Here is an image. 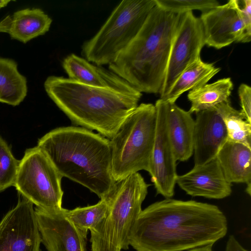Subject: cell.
Wrapping results in <instances>:
<instances>
[{"instance_id":"1","label":"cell","mask_w":251,"mask_h":251,"mask_svg":"<svg viewBox=\"0 0 251 251\" xmlns=\"http://www.w3.org/2000/svg\"><path fill=\"white\" fill-rule=\"evenodd\" d=\"M227 229V219L217 205L166 198L142 210L129 245L137 251H184L213 246Z\"/></svg>"},{"instance_id":"2","label":"cell","mask_w":251,"mask_h":251,"mask_svg":"<svg viewBox=\"0 0 251 251\" xmlns=\"http://www.w3.org/2000/svg\"><path fill=\"white\" fill-rule=\"evenodd\" d=\"M37 146L62 177L106 199L116 182L112 172L110 140L77 126L54 129L39 139Z\"/></svg>"},{"instance_id":"3","label":"cell","mask_w":251,"mask_h":251,"mask_svg":"<svg viewBox=\"0 0 251 251\" xmlns=\"http://www.w3.org/2000/svg\"><path fill=\"white\" fill-rule=\"evenodd\" d=\"M45 90L75 125L110 140L138 105L142 94L88 85L69 78L49 76Z\"/></svg>"},{"instance_id":"4","label":"cell","mask_w":251,"mask_h":251,"mask_svg":"<svg viewBox=\"0 0 251 251\" xmlns=\"http://www.w3.org/2000/svg\"><path fill=\"white\" fill-rule=\"evenodd\" d=\"M181 14L156 5L129 45L109 70L141 93L160 94Z\"/></svg>"},{"instance_id":"5","label":"cell","mask_w":251,"mask_h":251,"mask_svg":"<svg viewBox=\"0 0 251 251\" xmlns=\"http://www.w3.org/2000/svg\"><path fill=\"white\" fill-rule=\"evenodd\" d=\"M149 185L138 172L116 183L106 198L108 209L102 221L90 231L92 251L128 249L129 236L141 212Z\"/></svg>"},{"instance_id":"6","label":"cell","mask_w":251,"mask_h":251,"mask_svg":"<svg viewBox=\"0 0 251 251\" xmlns=\"http://www.w3.org/2000/svg\"><path fill=\"white\" fill-rule=\"evenodd\" d=\"M156 125L155 105L142 103L110 140L112 172L116 182L139 171L148 172Z\"/></svg>"},{"instance_id":"7","label":"cell","mask_w":251,"mask_h":251,"mask_svg":"<svg viewBox=\"0 0 251 251\" xmlns=\"http://www.w3.org/2000/svg\"><path fill=\"white\" fill-rule=\"evenodd\" d=\"M155 0H124L98 32L81 47L84 58L95 65H110L131 43L152 8Z\"/></svg>"},{"instance_id":"8","label":"cell","mask_w":251,"mask_h":251,"mask_svg":"<svg viewBox=\"0 0 251 251\" xmlns=\"http://www.w3.org/2000/svg\"><path fill=\"white\" fill-rule=\"evenodd\" d=\"M63 177L37 146L26 150L20 161L14 184L18 193L36 207L48 210L62 208Z\"/></svg>"},{"instance_id":"9","label":"cell","mask_w":251,"mask_h":251,"mask_svg":"<svg viewBox=\"0 0 251 251\" xmlns=\"http://www.w3.org/2000/svg\"><path fill=\"white\" fill-rule=\"evenodd\" d=\"M205 45L203 28L200 18L192 11L181 13L172 45L164 83L160 93L163 99L182 72L201 58Z\"/></svg>"},{"instance_id":"10","label":"cell","mask_w":251,"mask_h":251,"mask_svg":"<svg viewBox=\"0 0 251 251\" xmlns=\"http://www.w3.org/2000/svg\"><path fill=\"white\" fill-rule=\"evenodd\" d=\"M205 45L220 49L233 42L249 43L251 30L243 14L239 1L230 0L202 13L200 18Z\"/></svg>"},{"instance_id":"11","label":"cell","mask_w":251,"mask_h":251,"mask_svg":"<svg viewBox=\"0 0 251 251\" xmlns=\"http://www.w3.org/2000/svg\"><path fill=\"white\" fill-rule=\"evenodd\" d=\"M154 105L156 125L148 173L157 194L171 198L174 195L177 175L176 160L167 132V101L160 99Z\"/></svg>"},{"instance_id":"12","label":"cell","mask_w":251,"mask_h":251,"mask_svg":"<svg viewBox=\"0 0 251 251\" xmlns=\"http://www.w3.org/2000/svg\"><path fill=\"white\" fill-rule=\"evenodd\" d=\"M33 204L23 198L0 222V251H40Z\"/></svg>"},{"instance_id":"13","label":"cell","mask_w":251,"mask_h":251,"mask_svg":"<svg viewBox=\"0 0 251 251\" xmlns=\"http://www.w3.org/2000/svg\"><path fill=\"white\" fill-rule=\"evenodd\" d=\"M65 208H34L41 243L47 251H86L87 235L65 216Z\"/></svg>"},{"instance_id":"14","label":"cell","mask_w":251,"mask_h":251,"mask_svg":"<svg viewBox=\"0 0 251 251\" xmlns=\"http://www.w3.org/2000/svg\"><path fill=\"white\" fill-rule=\"evenodd\" d=\"M176 184L193 197L222 199L229 196L232 184L226 179L217 158L177 175Z\"/></svg>"},{"instance_id":"15","label":"cell","mask_w":251,"mask_h":251,"mask_svg":"<svg viewBox=\"0 0 251 251\" xmlns=\"http://www.w3.org/2000/svg\"><path fill=\"white\" fill-rule=\"evenodd\" d=\"M194 136L195 166L216 157L227 140L226 128L216 106L196 113Z\"/></svg>"},{"instance_id":"16","label":"cell","mask_w":251,"mask_h":251,"mask_svg":"<svg viewBox=\"0 0 251 251\" xmlns=\"http://www.w3.org/2000/svg\"><path fill=\"white\" fill-rule=\"evenodd\" d=\"M62 67L69 78L84 84L111 88L129 93L139 92L110 70L93 65L74 53L63 59Z\"/></svg>"},{"instance_id":"17","label":"cell","mask_w":251,"mask_h":251,"mask_svg":"<svg viewBox=\"0 0 251 251\" xmlns=\"http://www.w3.org/2000/svg\"><path fill=\"white\" fill-rule=\"evenodd\" d=\"M166 118L168 135L175 158L176 161H186L194 152L195 120L188 111L168 101Z\"/></svg>"},{"instance_id":"18","label":"cell","mask_w":251,"mask_h":251,"mask_svg":"<svg viewBox=\"0 0 251 251\" xmlns=\"http://www.w3.org/2000/svg\"><path fill=\"white\" fill-rule=\"evenodd\" d=\"M51 19L42 9L26 8L8 15L0 22V32L25 44L45 34L50 29Z\"/></svg>"},{"instance_id":"19","label":"cell","mask_w":251,"mask_h":251,"mask_svg":"<svg viewBox=\"0 0 251 251\" xmlns=\"http://www.w3.org/2000/svg\"><path fill=\"white\" fill-rule=\"evenodd\" d=\"M216 158L228 182L251 186V148L227 140L220 149Z\"/></svg>"},{"instance_id":"20","label":"cell","mask_w":251,"mask_h":251,"mask_svg":"<svg viewBox=\"0 0 251 251\" xmlns=\"http://www.w3.org/2000/svg\"><path fill=\"white\" fill-rule=\"evenodd\" d=\"M220 70L213 63H205L201 58L198 59L182 72L167 95L162 100L170 103H175L183 93L207 84Z\"/></svg>"},{"instance_id":"21","label":"cell","mask_w":251,"mask_h":251,"mask_svg":"<svg viewBox=\"0 0 251 251\" xmlns=\"http://www.w3.org/2000/svg\"><path fill=\"white\" fill-rule=\"evenodd\" d=\"M27 92L26 78L18 71L17 63L12 59L0 57V102L18 105Z\"/></svg>"},{"instance_id":"22","label":"cell","mask_w":251,"mask_h":251,"mask_svg":"<svg viewBox=\"0 0 251 251\" xmlns=\"http://www.w3.org/2000/svg\"><path fill=\"white\" fill-rule=\"evenodd\" d=\"M233 84L230 77L223 78L189 91L187 98L191 102V114L210 109L229 100Z\"/></svg>"},{"instance_id":"23","label":"cell","mask_w":251,"mask_h":251,"mask_svg":"<svg viewBox=\"0 0 251 251\" xmlns=\"http://www.w3.org/2000/svg\"><path fill=\"white\" fill-rule=\"evenodd\" d=\"M216 107L224 122L227 140L251 148V124L245 120L240 111L234 109L229 100L217 105Z\"/></svg>"},{"instance_id":"24","label":"cell","mask_w":251,"mask_h":251,"mask_svg":"<svg viewBox=\"0 0 251 251\" xmlns=\"http://www.w3.org/2000/svg\"><path fill=\"white\" fill-rule=\"evenodd\" d=\"M108 209L107 199H101L97 203L72 210L66 209V217L79 230L87 234L98 226L105 217Z\"/></svg>"},{"instance_id":"25","label":"cell","mask_w":251,"mask_h":251,"mask_svg":"<svg viewBox=\"0 0 251 251\" xmlns=\"http://www.w3.org/2000/svg\"><path fill=\"white\" fill-rule=\"evenodd\" d=\"M20 161L14 156L9 145L0 136V192L14 186Z\"/></svg>"},{"instance_id":"26","label":"cell","mask_w":251,"mask_h":251,"mask_svg":"<svg viewBox=\"0 0 251 251\" xmlns=\"http://www.w3.org/2000/svg\"><path fill=\"white\" fill-rule=\"evenodd\" d=\"M156 5L172 13L181 14L194 10L204 13L219 5L215 0H155Z\"/></svg>"},{"instance_id":"27","label":"cell","mask_w":251,"mask_h":251,"mask_svg":"<svg viewBox=\"0 0 251 251\" xmlns=\"http://www.w3.org/2000/svg\"><path fill=\"white\" fill-rule=\"evenodd\" d=\"M241 109L240 112L245 120L251 124V88L242 83L238 88Z\"/></svg>"},{"instance_id":"28","label":"cell","mask_w":251,"mask_h":251,"mask_svg":"<svg viewBox=\"0 0 251 251\" xmlns=\"http://www.w3.org/2000/svg\"><path fill=\"white\" fill-rule=\"evenodd\" d=\"M225 251H249L244 248L236 240L235 237L231 235L226 242Z\"/></svg>"},{"instance_id":"29","label":"cell","mask_w":251,"mask_h":251,"mask_svg":"<svg viewBox=\"0 0 251 251\" xmlns=\"http://www.w3.org/2000/svg\"><path fill=\"white\" fill-rule=\"evenodd\" d=\"M184 251H213L212 246L207 245L200 247L194 248L192 249Z\"/></svg>"},{"instance_id":"30","label":"cell","mask_w":251,"mask_h":251,"mask_svg":"<svg viewBox=\"0 0 251 251\" xmlns=\"http://www.w3.org/2000/svg\"><path fill=\"white\" fill-rule=\"evenodd\" d=\"M10 1L11 0H0V9L5 7Z\"/></svg>"}]
</instances>
